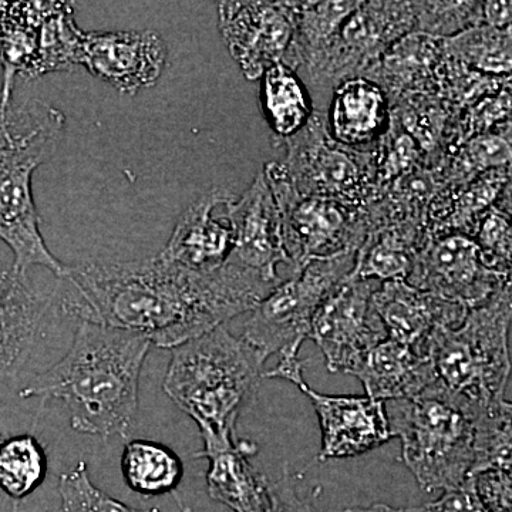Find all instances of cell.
<instances>
[{"label": "cell", "instance_id": "6da1fadb", "mask_svg": "<svg viewBox=\"0 0 512 512\" xmlns=\"http://www.w3.org/2000/svg\"><path fill=\"white\" fill-rule=\"evenodd\" d=\"M60 309L80 322L127 330L157 348L174 349L251 312L276 286L225 261L195 272L160 255L130 262L69 266Z\"/></svg>", "mask_w": 512, "mask_h": 512}, {"label": "cell", "instance_id": "7a4b0ae2", "mask_svg": "<svg viewBox=\"0 0 512 512\" xmlns=\"http://www.w3.org/2000/svg\"><path fill=\"white\" fill-rule=\"evenodd\" d=\"M151 346L137 333L80 322L69 352L20 396L60 400L79 433L126 439L136 421L141 370Z\"/></svg>", "mask_w": 512, "mask_h": 512}, {"label": "cell", "instance_id": "3957f363", "mask_svg": "<svg viewBox=\"0 0 512 512\" xmlns=\"http://www.w3.org/2000/svg\"><path fill=\"white\" fill-rule=\"evenodd\" d=\"M265 360L224 326L171 349L163 389L200 429L204 448L237 443V420L264 375Z\"/></svg>", "mask_w": 512, "mask_h": 512}, {"label": "cell", "instance_id": "277c9868", "mask_svg": "<svg viewBox=\"0 0 512 512\" xmlns=\"http://www.w3.org/2000/svg\"><path fill=\"white\" fill-rule=\"evenodd\" d=\"M64 126L62 111L43 101L0 114V239L13 252L12 265L23 274L35 265L60 279L69 271L46 247L32 190L33 173L55 153Z\"/></svg>", "mask_w": 512, "mask_h": 512}, {"label": "cell", "instance_id": "5b68a950", "mask_svg": "<svg viewBox=\"0 0 512 512\" xmlns=\"http://www.w3.org/2000/svg\"><path fill=\"white\" fill-rule=\"evenodd\" d=\"M511 284L483 305L468 309L454 329H443L431 340L429 356L437 382L480 414L505 402L511 375Z\"/></svg>", "mask_w": 512, "mask_h": 512}, {"label": "cell", "instance_id": "8992f818", "mask_svg": "<svg viewBox=\"0 0 512 512\" xmlns=\"http://www.w3.org/2000/svg\"><path fill=\"white\" fill-rule=\"evenodd\" d=\"M393 437L402 441L404 466L427 493L463 483L473 464L476 413L439 382L419 396L386 402Z\"/></svg>", "mask_w": 512, "mask_h": 512}, {"label": "cell", "instance_id": "52a82bcc", "mask_svg": "<svg viewBox=\"0 0 512 512\" xmlns=\"http://www.w3.org/2000/svg\"><path fill=\"white\" fill-rule=\"evenodd\" d=\"M82 35L70 3L0 2V114L13 106L18 77L32 80L77 66Z\"/></svg>", "mask_w": 512, "mask_h": 512}, {"label": "cell", "instance_id": "ba28073f", "mask_svg": "<svg viewBox=\"0 0 512 512\" xmlns=\"http://www.w3.org/2000/svg\"><path fill=\"white\" fill-rule=\"evenodd\" d=\"M262 174L274 197L293 274L313 259L357 254L370 232L365 208L301 194L278 161L265 164Z\"/></svg>", "mask_w": 512, "mask_h": 512}, {"label": "cell", "instance_id": "9c48e42d", "mask_svg": "<svg viewBox=\"0 0 512 512\" xmlns=\"http://www.w3.org/2000/svg\"><path fill=\"white\" fill-rule=\"evenodd\" d=\"M355 264L356 254L308 262L252 309L241 339L264 360L272 355L298 357L320 305L349 278Z\"/></svg>", "mask_w": 512, "mask_h": 512}, {"label": "cell", "instance_id": "30bf717a", "mask_svg": "<svg viewBox=\"0 0 512 512\" xmlns=\"http://www.w3.org/2000/svg\"><path fill=\"white\" fill-rule=\"evenodd\" d=\"M285 147L284 167L293 187L303 195L366 208L376 198V167L372 148L355 150L330 137L325 114L311 119L276 147Z\"/></svg>", "mask_w": 512, "mask_h": 512}, {"label": "cell", "instance_id": "8fae6325", "mask_svg": "<svg viewBox=\"0 0 512 512\" xmlns=\"http://www.w3.org/2000/svg\"><path fill=\"white\" fill-rule=\"evenodd\" d=\"M413 32L414 2H360L319 59L299 77L303 84L322 89L367 77L397 40Z\"/></svg>", "mask_w": 512, "mask_h": 512}, {"label": "cell", "instance_id": "7c38bea8", "mask_svg": "<svg viewBox=\"0 0 512 512\" xmlns=\"http://www.w3.org/2000/svg\"><path fill=\"white\" fill-rule=\"evenodd\" d=\"M262 379H284L311 399L322 429L319 460H339L369 453L393 439L386 402L357 396H326L315 392L303 379L299 357H279Z\"/></svg>", "mask_w": 512, "mask_h": 512}, {"label": "cell", "instance_id": "4fadbf2b", "mask_svg": "<svg viewBox=\"0 0 512 512\" xmlns=\"http://www.w3.org/2000/svg\"><path fill=\"white\" fill-rule=\"evenodd\" d=\"M379 285L350 275L320 305L309 339L325 356L329 372L352 375L363 357L387 339L373 305Z\"/></svg>", "mask_w": 512, "mask_h": 512}, {"label": "cell", "instance_id": "5bb4252c", "mask_svg": "<svg viewBox=\"0 0 512 512\" xmlns=\"http://www.w3.org/2000/svg\"><path fill=\"white\" fill-rule=\"evenodd\" d=\"M406 282L444 301L471 309L483 305L511 284V275L488 269L473 238L444 232L427 238Z\"/></svg>", "mask_w": 512, "mask_h": 512}, {"label": "cell", "instance_id": "9a60e30c", "mask_svg": "<svg viewBox=\"0 0 512 512\" xmlns=\"http://www.w3.org/2000/svg\"><path fill=\"white\" fill-rule=\"evenodd\" d=\"M165 62L167 46L151 30L83 32L77 56V64L128 96L154 86Z\"/></svg>", "mask_w": 512, "mask_h": 512}, {"label": "cell", "instance_id": "2e32d148", "mask_svg": "<svg viewBox=\"0 0 512 512\" xmlns=\"http://www.w3.org/2000/svg\"><path fill=\"white\" fill-rule=\"evenodd\" d=\"M222 208V217L234 232V247L227 261L281 284L278 265H289V261L281 220L264 174L256 175L241 197L229 195Z\"/></svg>", "mask_w": 512, "mask_h": 512}, {"label": "cell", "instance_id": "e0dca14e", "mask_svg": "<svg viewBox=\"0 0 512 512\" xmlns=\"http://www.w3.org/2000/svg\"><path fill=\"white\" fill-rule=\"evenodd\" d=\"M225 46L248 80L281 63L292 39L288 2H221Z\"/></svg>", "mask_w": 512, "mask_h": 512}, {"label": "cell", "instance_id": "ac0fdd59", "mask_svg": "<svg viewBox=\"0 0 512 512\" xmlns=\"http://www.w3.org/2000/svg\"><path fill=\"white\" fill-rule=\"evenodd\" d=\"M373 305L382 319L387 339L423 356H429L434 336L440 330L460 326L468 311L457 303L414 288L406 281L380 284L373 293Z\"/></svg>", "mask_w": 512, "mask_h": 512}, {"label": "cell", "instance_id": "d6986e66", "mask_svg": "<svg viewBox=\"0 0 512 512\" xmlns=\"http://www.w3.org/2000/svg\"><path fill=\"white\" fill-rule=\"evenodd\" d=\"M55 298L36 291L28 274L0 262V383L32 352Z\"/></svg>", "mask_w": 512, "mask_h": 512}, {"label": "cell", "instance_id": "ffe728a7", "mask_svg": "<svg viewBox=\"0 0 512 512\" xmlns=\"http://www.w3.org/2000/svg\"><path fill=\"white\" fill-rule=\"evenodd\" d=\"M229 192L214 190L195 201L175 224L161 258L195 272L217 271L234 247V232L224 217H215Z\"/></svg>", "mask_w": 512, "mask_h": 512}, {"label": "cell", "instance_id": "44dd1931", "mask_svg": "<svg viewBox=\"0 0 512 512\" xmlns=\"http://www.w3.org/2000/svg\"><path fill=\"white\" fill-rule=\"evenodd\" d=\"M326 126L342 146L367 151L375 147L390 121V101L367 77L345 80L333 89Z\"/></svg>", "mask_w": 512, "mask_h": 512}, {"label": "cell", "instance_id": "7402d4cb", "mask_svg": "<svg viewBox=\"0 0 512 512\" xmlns=\"http://www.w3.org/2000/svg\"><path fill=\"white\" fill-rule=\"evenodd\" d=\"M444 60V39L413 32L384 53L367 79L379 84L390 103L409 93L437 96Z\"/></svg>", "mask_w": 512, "mask_h": 512}, {"label": "cell", "instance_id": "603a6c76", "mask_svg": "<svg viewBox=\"0 0 512 512\" xmlns=\"http://www.w3.org/2000/svg\"><path fill=\"white\" fill-rule=\"evenodd\" d=\"M352 376L362 382L367 397L382 402L413 399L437 382L429 356L390 339L370 350Z\"/></svg>", "mask_w": 512, "mask_h": 512}, {"label": "cell", "instance_id": "cb8c5ba5", "mask_svg": "<svg viewBox=\"0 0 512 512\" xmlns=\"http://www.w3.org/2000/svg\"><path fill=\"white\" fill-rule=\"evenodd\" d=\"M256 453L251 441L201 450L197 458L208 460V494L234 512H272L269 481L256 471L249 457Z\"/></svg>", "mask_w": 512, "mask_h": 512}, {"label": "cell", "instance_id": "d4e9b609", "mask_svg": "<svg viewBox=\"0 0 512 512\" xmlns=\"http://www.w3.org/2000/svg\"><path fill=\"white\" fill-rule=\"evenodd\" d=\"M458 114L434 94H403L390 103V116L413 138L430 168L441 167L461 146Z\"/></svg>", "mask_w": 512, "mask_h": 512}, {"label": "cell", "instance_id": "484cf974", "mask_svg": "<svg viewBox=\"0 0 512 512\" xmlns=\"http://www.w3.org/2000/svg\"><path fill=\"white\" fill-rule=\"evenodd\" d=\"M426 229L414 225H389L372 229L356 254L353 278L363 281H407L414 259L429 238Z\"/></svg>", "mask_w": 512, "mask_h": 512}, {"label": "cell", "instance_id": "4316f807", "mask_svg": "<svg viewBox=\"0 0 512 512\" xmlns=\"http://www.w3.org/2000/svg\"><path fill=\"white\" fill-rule=\"evenodd\" d=\"M360 2H288L292 39L282 64L301 76L312 66Z\"/></svg>", "mask_w": 512, "mask_h": 512}, {"label": "cell", "instance_id": "83f0119b", "mask_svg": "<svg viewBox=\"0 0 512 512\" xmlns=\"http://www.w3.org/2000/svg\"><path fill=\"white\" fill-rule=\"evenodd\" d=\"M259 80L262 111L276 147L308 123L313 113L312 101L301 77L285 64L269 67Z\"/></svg>", "mask_w": 512, "mask_h": 512}, {"label": "cell", "instance_id": "f1b7e54d", "mask_svg": "<svg viewBox=\"0 0 512 512\" xmlns=\"http://www.w3.org/2000/svg\"><path fill=\"white\" fill-rule=\"evenodd\" d=\"M121 471L126 484L144 497L174 493L184 476L175 451L156 441L133 440L124 446Z\"/></svg>", "mask_w": 512, "mask_h": 512}, {"label": "cell", "instance_id": "f546056e", "mask_svg": "<svg viewBox=\"0 0 512 512\" xmlns=\"http://www.w3.org/2000/svg\"><path fill=\"white\" fill-rule=\"evenodd\" d=\"M511 160V123H505L461 144L439 168L451 187L460 188L487 171L511 167Z\"/></svg>", "mask_w": 512, "mask_h": 512}, {"label": "cell", "instance_id": "4dcf8cb0", "mask_svg": "<svg viewBox=\"0 0 512 512\" xmlns=\"http://www.w3.org/2000/svg\"><path fill=\"white\" fill-rule=\"evenodd\" d=\"M447 55L474 72L487 76H511V28L480 25L444 39Z\"/></svg>", "mask_w": 512, "mask_h": 512}, {"label": "cell", "instance_id": "1f68e13d", "mask_svg": "<svg viewBox=\"0 0 512 512\" xmlns=\"http://www.w3.org/2000/svg\"><path fill=\"white\" fill-rule=\"evenodd\" d=\"M511 195V167L495 168L457 188L450 212L439 234L457 232L473 237L485 212ZM437 235V234H434Z\"/></svg>", "mask_w": 512, "mask_h": 512}, {"label": "cell", "instance_id": "d6a6232c", "mask_svg": "<svg viewBox=\"0 0 512 512\" xmlns=\"http://www.w3.org/2000/svg\"><path fill=\"white\" fill-rule=\"evenodd\" d=\"M47 474L45 448L29 434L0 443V490L19 501L40 487Z\"/></svg>", "mask_w": 512, "mask_h": 512}, {"label": "cell", "instance_id": "836d02e7", "mask_svg": "<svg viewBox=\"0 0 512 512\" xmlns=\"http://www.w3.org/2000/svg\"><path fill=\"white\" fill-rule=\"evenodd\" d=\"M511 403L490 407L474 419L473 464L470 474L511 471Z\"/></svg>", "mask_w": 512, "mask_h": 512}, {"label": "cell", "instance_id": "e575fe53", "mask_svg": "<svg viewBox=\"0 0 512 512\" xmlns=\"http://www.w3.org/2000/svg\"><path fill=\"white\" fill-rule=\"evenodd\" d=\"M372 151L375 156L377 194L397 178L426 165L420 148L392 116Z\"/></svg>", "mask_w": 512, "mask_h": 512}, {"label": "cell", "instance_id": "d590c367", "mask_svg": "<svg viewBox=\"0 0 512 512\" xmlns=\"http://www.w3.org/2000/svg\"><path fill=\"white\" fill-rule=\"evenodd\" d=\"M471 238L488 269L511 275V197H505L485 212Z\"/></svg>", "mask_w": 512, "mask_h": 512}, {"label": "cell", "instance_id": "8d00e7d4", "mask_svg": "<svg viewBox=\"0 0 512 512\" xmlns=\"http://www.w3.org/2000/svg\"><path fill=\"white\" fill-rule=\"evenodd\" d=\"M416 32L450 39L483 25V2H414Z\"/></svg>", "mask_w": 512, "mask_h": 512}, {"label": "cell", "instance_id": "74e56055", "mask_svg": "<svg viewBox=\"0 0 512 512\" xmlns=\"http://www.w3.org/2000/svg\"><path fill=\"white\" fill-rule=\"evenodd\" d=\"M59 494V508L52 512H160L157 508L136 510L101 491L90 480L84 461L60 476Z\"/></svg>", "mask_w": 512, "mask_h": 512}, {"label": "cell", "instance_id": "f35d334b", "mask_svg": "<svg viewBox=\"0 0 512 512\" xmlns=\"http://www.w3.org/2000/svg\"><path fill=\"white\" fill-rule=\"evenodd\" d=\"M511 90L507 87L494 96L483 97L458 114V133L461 144L470 138L490 133L495 128L511 123Z\"/></svg>", "mask_w": 512, "mask_h": 512}, {"label": "cell", "instance_id": "ab89813d", "mask_svg": "<svg viewBox=\"0 0 512 512\" xmlns=\"http://www.w3.org/2000/svg\"><path fill=\"white\" fill-rule=\"evenodd\" d=\"M468 477L487 512H512L511 471L488 470Z\"/></svg>", "mask_w": 512, "mask_h": 512}, {"label": "cell", "instance_id": "60d3db41", "mask_svg": "<svg viewBox=\"0 0 512 512\" xmlns=\"http://www.w3.org/2000/svg\"><path fill=\"white\" fill-rule=\"evenodd\" d=\"M413 510L414 512H487L478 498L471 477H467L458 487L443 491L439 500Z\"/></svg>", "mask_w": 512, "mask_h": 512}, {"label": "cell", "instance_id": "b9f144b4", "mask_svg": "<svg viewBox=\"0 0 512 512\" xmlns=\"http://www.w3.org/2000/svg\"><path fill=\"white\" fill-rule=\"evenodd\" d=\"M269 493H271L272 512H318L308 501L299 497L295 484L286 470L281 480L269 484Z\"/></svg>", "mask_w": 512, "mask_h": 512}, {"label": "cell", "instance_id": "7bdbcfd3", "mask_svg": "<svg viewBox=\"0 0 512 512\" xmlns=\"http://www.w3.org/2000/svg\"><path fill=\"white\" fill-rule=\"evenodd\" d=\"M511 2H483V25L494 29L511 28Z\"/></svg>", "mask_w": 512, "mask_h": 512}, {"label": "cell", "instance_id": "ee69618b", "mask_svg": "<svg viewBox=\"0 0 512 512\" xmlns=\"http://www.w3.org/2000/svg\"><path fill=\"white\" fill-rule=\"evenodd\" d=\"M345 512H414L413 508H393L386 504H373L370 507L352 508Z\"/></svg>", "mask_w": 512, "mask_h": 512}, {"label": "cell", "instance_id": "f6af8a7d", "mask_svg": "<svg viewBox=\"0 0 512 512\" xmlns=\"http://www.w3.org/2000/svg\"><path fill=\"white\" fill-rule=\"evenodd\" d=\"M175 498H177V504L178 507H180L181 512H192L191 508L188 507V505H185L184 501L181 500V498L178 497V495H175Z\"/></svg>", "mask_w": 512, "mask_h": 512}, {"label": "cell", "instance_id": "bcb514c9", "mask_svg": "<svg viewBox=\"0 0 512 512\" xmlns=\"http://www.w3.org/2000/svg\"><path fill=\"white\" fill-rule=\"evenodd\" d=\"M13 512H18V505H15V507H13Z\"/></svg>", "mask_w": 512, "mask_h": 512}]
</instances>
